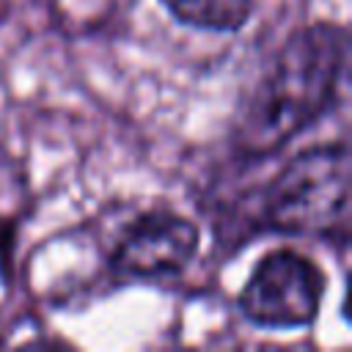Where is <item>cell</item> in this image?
<instances>
[{
    "mask_svg": "<svg viewBox=\"0 0 352 352\" xmlns=\"http://www.w3.org/2000/svg\"><path fill=\"white\" fill-rule=\"evenodd\" d=\"M346 66V33L316 22L300 28L275 55L248 99L234 143L245 157H270L324 116Z\"/></svg>",
    "mask_w": 352,
    "mask_h": 352,
    "instance_id": "6da1fadb",
    "label": "cell"
},
{
    "mask_svg": "<svg viewBox=\"0 0 352 352\" xmlns=\"http://www.w3.org/2000/svg\"><path fill=\"white\" fill-rule=\"evenodd\" d=\"M267 226L286 234L346 236L349 228V148L327 143L300 151L264 195Z\"/></svg>",
    "mask_w": 352,
    "mask_h": 352,
    "instance_id": "7a4b0ae2",
    "label": "cell"
},
{
    "mask_svg": "<svg viewBox=\"0 0 352 352\" xmlns=\"http://www.w3.org/2000/svg\"><path fill=\"white\" fill-rule=\"evenodd\" d=\"M322 294V270L302 253L280 248L256 264L239 294V308L261 327H302L314 322Z\"/></svg>",
    "mask_w": 352,
    "mask_h": 352,
    "instance_id": "3957f363",
    "label": "cell"
},
{
    "mask_svg": "<svg viewBox=\"0 0 352 352\" xmlns=\"http://www.w3.org/2000/svg\"><path fill=\"white\" fill-rule=\"evenodd\" d=\"M198 250V228L168 209H148L132 220L116 245L113 267L129 278H165L182 272Z\"/></svg>",
    "mask_w": 352,
    "mask_h": 352,
    "instance_id": "277c9868",
    "label": "cell"
},
{
    "mask_svg": "<svg viewBox=\"0 0 352 352\" xmlns=\"http://www.w3.org/2000/svg\"><path fill=\"white\" fill-rule=\"evenodd\" d=\"M184 25L201 30H236L248 22L253 0H162Z\"/></svg>",
    "mask_w": 352,
    "mask_h": 352,
    "instance_id": "5b68a950",
    "label": "cell"
}]
</instances>
